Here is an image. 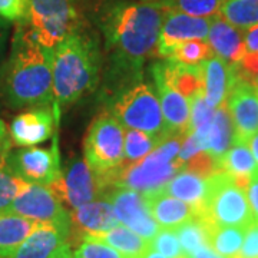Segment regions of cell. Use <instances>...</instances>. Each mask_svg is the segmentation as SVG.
Returning a JSON list of instances; mask_svg holds the SVG:
<instances>
[{
	"label": "cell",
	"mask_w": 258,
	"mask_h": 258,
	"mask_svg": "<svg viewBox=\"0 0 258 258\" xmlns=\"http://www.w3.org/2000/svg\"><path fill=\"white\" fill-rule=\"evenodd\" d=\"M166 10L157 0H109L99 28L109 57L106 81L113 89L139 82L142 66L155 53Z\"/></svg>",
	"instance_id": "1"
},
{
	"label": "cell",
	"mask_w": 258,
	"mask_h": 258,
	"mask_svg": "<svg viewBox=\"0 0 258 258\" xmlns=\"http://www.w3.org/2000/svg\"><path fill=\"white\" fill-rule=\"evenodd\" d=\"M0 93L12 108L53 105L52 49L36 40L28 20L18 22L0 76Z\"/></svg>",
	"instance_id": "2"
},
{
	"label": "cell",
	"mask_w": 258,
	"mask_h": 258,
	"mask_svg": "<svg viewBox=\"0 0 258 258\" xmlns=\"http://www.w3.org/2000/svg\"><path fill=\"white\" fill-rule=\"evenodd\" d=\"M101 52L93 37L78 32L52 49L53 109L78 102L99 81Z\"/></svg>",
	"instance_id": "3"
},
{
	"label": "cell",
	"mask_w": 258,
	"mask_h": 258,
	"mask_svg": "<svg viewBox=\"0 0 258 258\" xmlns=\"http://www.w3.org/2000/svg\"><path fill=\"white\" fill-rule=\"evenodd\" d=\"M182 135H168L141 161L122 166L111 186H126L141 194L155 192L184 169L179 158Z\"/></svg>",
	"instance_id": "4"
},
{
	"label": "cell",
	"mask_w": 258,
	"mask_h": 258,
	"mask_svg": "<svg viewBox=\"0 0 258 258\" xmlns=\"http://www.w3.org/2000/svg\"><path fill=\"white\" fill-rule=\"evenodd\" d=\"M112 115L125 129L145 132L162 141L168 135L158 93L147 82H137L125 88L112 103Z\"/></svg>",
	"instance_id": "5"
},
{
	"label": "cell",
	"mask_w": 258,
	"mask_h": 258,
	"mask_svg": "<svg viewBox=\"0 0 258 258\" xmlns=\"http://www.w3.org/2000/svg\"><path fill=\"white\" fill-rule=\"evenodd\" d=\"M125 128L113 115L103 113L93 122L85 139V159L106 189L123 166Z\"/></svg>",
	"instance_id": "6"
},
{
	"label": "cell",
	"mask_w": 258,
	"mask_h": 258,
	"mask_svg": "<svg viewBox=\"0 0 258 258\" xmlns=\"http://www.w3.org/2000/svg\"><path fill=\"white\" fill-rule=\"evenodd\" d=\"M210 191L198 217L211 227H242L247 228L255 220L249 207L247 192L234 182V178L218 171L208 176Z\"/></svg>",
	"instance_id": "7"
},
{
	"label": "cell",
	"mask_w": 258,
	"mask_h": 258,
	"mask_svg": "<svg viewBox=\"0 0 258 258\" xmlns=\"http://www.w3.org/2000/svg\"><path fill=\"white\" fill-rule=\"evenodd\" d=\"M26 20L37 42L46 49L81 32L78 0H28Z\"/></svg>",
	"instance_id": "8"
},
{
	"label": "cell",
	"mask_w": 258,
	"mask_h": 258,
	"mask_svg": "<svg viewBox=\"0 0 258 258\" xmlns=\"http://www.w3.org/2000/svg\"><path fill=\"white\" fill-rule=\"evenodd\" d=\"M3 212L16 214L36 222L50 224L69 238L72 230L71 214L64 210L56 194L43 185L29 184Z\"/></svg>",
	"instance_id": "9"
},
{
	"label": "cell",
	"mask_w": 258,
	"mask_h": 258,
	"mask_svg": "<svg viewBox=\"0 0 258 258\" xmlns=\"http://www.w3.org/2000/svg\"><path fill=\"white\" fill-rule=\"evenodd\" d=\"M6 165L15 175L28 184L50 186L62 175L57 142L52 149L26 147L6 155Z\"/></svg>",
	"instance_id": "10"
},
{
	"label": "cell",
	"mask_w": 258,
	"mask_h": 258,
	"mask_svg": "<svg viewBox=\"0 0 258 258\" xmlns=\"http://www.w3.org/2000/svg\"><path fill=\"white\" fill-rule=\"evenodd\" d=\"M56 197L64 201L72 210L103 197L106 186L93 172L86 159H74L62 169L60 178L49 186Z\"/></svg>",
	"instance_id": "11"
},
{
	"label": "cell",
	"mask_w": 258,
	"mask_h": 258,
	"mask_svg": "<svg viewBox=\"0 0 258 258\" xmlns=\"http://www.w3.org/2000/svg\"><path fill=\"white\" fill-rule=\"evenodd\" d=\"M102 198L108 200L113 205L118 221L142 238L151 241L161 230L148 210L144 194L129 189L126 186H109Z\"/></svg>",
	"instance_id": "12"
},
{
	"label": "cell",
	"mask_w": 258,
	"mask_h": 258,
	"mask_svg": "<svg viewBox=\"0 0 258 258\" xmlns=\"http://www.w3.org/2000/svg\"><path fill=\"white\" fill-rule=\"evenodd\" d=\"M225 103L234 125V139L248 142L258 132L257 88L240 78L235 71V81Z\"/></svg>",
	"instance_id": "13"
},
{
	"label": "cell",
	"mask_w": 258,
	"mask_h": 258,
	"mask_svg": "<svg viewBox=\"0 0 258 258\" xmlns=\"http://www.w3.org/2000/svg\"><path fill=\"white\" fill-rule=\"evenodd\" d=\"M211 26V18H197L179 12H166L159 39L157 53L169 57L179 45L188 40H207Z\"/></svg>",
	"instance_id": "14"
},
{
	"label": "cell",
	"mask_w": 258,
	"mask_h": 258,
	"mask_svg": "<svg viewBox=\"0 0 258 258\" xmlns=\"http://www.w3.org/2000/svg\"><path fill=\"white\" fill-rule=\"evenodd\" d=\"M57 120L53 109L49 106L23 112L12 120L10 139L18 147H35L52 137Z\"/></svg>",
	"instance_id": "15"
},
{
	"label": "cell",
	"mask_w": 258,
	"mask_h": 258,
	"mask_svg": "<svg viewBox=\"0 0 258 258\" xmlns=\"http://www.w3.org/2000/svg\"><path fill=\"white\" fill-rule=\"evenodd\" d=\"M152 75L168 132L185 137L189 132V102L166 82L155 64L152 66Z\"/></svg>",
	"instance_id": "16"
},
{
	"label": "cell",
	"mask_w": 258,
	"mask_h": 258,
	"mask_svg": "<svg viewBox=\"0 0 258 258\" xmlns=\"http://www.w3.org/2000/svg\"><path fill=\"white\" fill-rule=\"evenodd\" d=\"M207 42L211 46L214 55L221 57L222 60L230 64H237L247 53L244 43V30L231 25L220 13L211 18Z\"/></svg>",
	"instance_id": "17"
},
{
	"label": "cell",
	"mask_w": 258,
	"mask_h": 258,
	"mask_svg": "<svg viewBox=\"0 0 258 258\" xmlns=\"http://www.w3.org/2000/svg\"><path fill=\"white\" fill-rule=\"evenodd\" d=\"M204 76V98L212 108L221 106L227 101L231 86L235 81V64L227 63L212 55L201 63Z\"/></svg>",
	"instance_id": "18"
},
{
	"label": "cell",
	"mask_w": 258,
	"mask_h": 258,
	"mask_svg": "<svg viewBox=\"0 0 258 258\" xmlns=\"http://www.w3.org/2000/svg\"><path fill=\"white\" fill-rule=\"evenodd\" d=\"M144 195L147 200L148 210L161 228L175 230L181 224L197 217V211L194 207L175 197L168 195L161 189Z\"/></svg>",
	"instance_id": "19"
},
{
	"label": "cell",
	"mask_w": 258,
	"mask_h": 258,
	"mask_svg": "<svg viewBox=\"0 0 258 258\" xmlns=\"http://www.w3.org/2000/svg\"><path fill=\"white\" fill-rule=\"evenodd\" d=\"M71 220L72 227L75 225L81 231L82 237L101 234L119 224L113 205L105 198L93 200L75 208L71 214Z\"/></svg>",
	"instance_id": "20"
},
{
	"label": "cell",
	"mask_w": 258,
	"mask_h": 258,
	"mask_svg": "<svg viewBox=\"0 0 258 258\" xmlns=\"http://www.w3.org/2000/svg\"><path fill=\"white\" fill-rule=\"evenodd\" d=\"M66 242L68 237L62 231L50 224L39 222L33 232L10 258H52Z\"/></svg>",
	"instance_id": "21"
},
{
	"label": "cell",
	"mask_w": 258,
	"mask_h": 258,
	"mask_svg": "<svg viewBox=\"0 0 258 258\" xmlns=\"http://www.w3.org/2000/svg\"><path fill=\"white\" fill-rule=\"evenodd\" d=\"M161 191L189 204L195 208L197 215H198L207 201L208 191H210V181L208 178H204L186 169H182L169 182H166Z\"/></svg>",
	"instance_id": "22"
},
{
	"label": "cell",
	"mask_w": 258,
	"mask_h": 258,
	"mask_svg": "<svg viewBox=\"0 0 258 258\" xmlns=\"http://www.w3.org/2000/svg\"><path fill=\"white\" fill-rule=\"evenodd\" d=\"M218 165H220V171L228 172L234 178V182L244 189H247L251 176L258 169L248 147V142L238 139L232 141V145L222 155Z\"/></svg>",
	"instance_id": "23"
},
{
	"label": "cell",
	"mask_w": 258,
	"mask_h": 258,
	"mask_svg": "<svg viewBox=\"0 0 258 258\" xmlns=\"http://www.w3.org/2000/svg\"><path fill=\"white\" fill-rule=\"evenodd\" d=\"M39 222L16 214L0 212V258H10Z\"/></svg>",
	"instance_id": "24"
},
{
	"label": "cell",
	"mask_w": 258,
	"mask_h": 258,
	"mask_svg": "<svg viewBox=\"0 0 258 258\" xmlns=\"http://www.w3.org/2000/svg\"><path fill=\"white\" fill-rule=\"evenodd\" d=\"M83 240H95L108 244L109 247L115 248L125 258H139L148 248L149 241L142 238L137 232L129 230L128 227L118 224L111 230L95 234V235H85Z\"/></svg>",
	"instance_id": "25"
},
{
	"label": "cell",
	"mask_w": 258,
	"mask_h": 258,
	"mask_svg": "<svg viewBox=\"0 0 258 258\" xmlns=\"http://www.w3.org/2000/svg\"><path fill=\"white\" fill-rule=\"evenodd\" d=\"M232 141H234V125L227 103L224 102L221 106L215 109L211 125L208 129L207 152L211 154L220 162L222 155L232 145Z\"/></svg>",
	"instance_id": "26"
},
{
	"label": "cell",
	"mask_w": 258,
	"mask_h": 258,
	"mask_svg": "<svg viewBox=\"0 0 258 258\" xmlns=\"http://www.w3.org/2000/svg\"><path fill=\"white\" fill-rule=\"evenodd\" d=\"M211 225L205 221L201 217H194L192 220L181 224L176 227L175 234L179 240L181 248L185 255L191 254L200 247L204 245H211L210 244V237H211Z\"/></svg>",
	"instance_id": "27"
},
{
	"label": "cell",
	"mask_w": 258,
	"mask_h": 258,
	"mask_svg": "<svg viewBox=\"0 0 258 258\" xmlns=\"http://www.w3.org/2000/svg\"><path fill=\"white\" fill-rule=\"evenodd\" d=\"M220 15L245 32L258 25V0H224Z\"/></svg>",
	"instance_id": "28"
},
{
	"label": "cell",
	"mask_w": 258,
	"mask_h": 258,
	"mask_svg": "<svg viewBox=\"0 0 258 258\" xmlns=\"http://www.w3.org/2000/svg\"><path fill=\"white\" fill-rule=\"evenodd\" d=\"M245 230L242 227H212L210 244L221 257L235 258L240 252Z\"/></svg>",
	"instance_id": "29"
},
{
	"label": "cell",
	"mask_w": 258,
	"mask_h": 258,
	"mask_svg": "<svg viewBox=\"0 0 258 258\" xmlns=\"http://www.w3.org/2000/svg\"><path fill=\"white\" fill-rule=\"evenodd\" d=\"M161 141L145 132L126 129L125 131V145H123V166L131 165L141 161L154 151Z\"/></svg>",
	"instance_id": "30"
},
{
	"label": "cell",
	"mask_w": 258,
	"mask_h": 258,
	"mask_svg": "<svg viewBox=\"0 0 258 258\" xmlns=\"http://www.w3.org/2000/svg\"><path fill=\"white\" fill-rule=\"evenodd\" d=\"M166 12H179L197 18H212L220 13L224 0H157Z\"/></svg>",
	"instance_id": "31"
},
{
	"label": "cell",
	"mask_w": 258,
	"mask_h": 258,
	"mask_svg": "<svg viewBox=\"0 0 258 258\" xmlns=\"http://www.w3.org/2000/svg\"><path fill=\"white\" fill-rule=\"evenodd\" d=\"M28 185L10 171L6 159L0 161V212L5 211Z\"/></svg>",
	"instance_id": "32"
},
{
	"label": "cell",
	"mask_w": 258,
	"mask_h": 258,
	"mask_svg": "<svg viewBox=\"0 0 258 258\" xmlns=\"http://www.w3.org/2000/svg\"><path fill=\"white\" fill-rule=\"evenodd\" d=\"M212 53L211 46L208 45L207 40H188L182 45L176 47L175 52L171 59L184 64H201L204 60L211 57Z\"/></svg>",
	"instance_id": "33"
},
{
	"label": "cell",
	"mask_w": 258,
	"mask_h": 258,
	"mask_svg": "<svg viewBox=\"0 0 258 258\" xmlns=\"http://www.w3.org/2000/svg\"><path fill=\"white\" fill-rule=\"evenodd\" d=\"M214 113H215V108H212L211 105L205 101L204 93L194 96L189 101V132L210 126Z\"/></svg>",
	"instance_id": "34"
},
{
	"label": "cell",
	"mask_w": 258,
	"mask_h": 258,
	"mask_svg": "<svg viewBox=\"0 0 258 258\" xmlns=\"http://www.w3.org/2000/svg\"><path fill=\"white\" fill-rule=\"evenodd\" d=\"M149 248L161 252L166 258H184L181 244L174 230L161 228L157 232V235L149 241Z\"/></svg>",
	"instance_id": "35"
},
{
	"label": "cell",
	"mask_w": 258,
	"mask_h": 258,
	"mask_svg": "<svg viewBox=\"0 0 258 258\" xmlns=\"http://www.w3.org/2000/svg\"><path fill=\"white\" fill-rule=\"evenodd\" d=\"M74 258H125L108 244L95 240H83L78 249L72 254Z\"/></svg>",
	"instance_id": "36"
},
{
	"label": "cell",
	"mask_w": 258,
	"mask_h": 258,
	"mask_svg": "<svg viewBox=\"0 0 258 258\" xmlns=\"http://www.w3.org/2000/svg\"><path fill=\"white\" fill-rule=\"evenodd\" d=\"M235 71L240 78L258 88V52L245 53L240 62L235 64Z\"/></svg>",
	"instance_id": "37"
},
{
	"label": "cell",
	"mask_w": 258,
	"mask_h": 258,
	"mask_svg": "<svg viewBox=\"0 0 258 258\" xmlns=\"http://www.w3.org/2000/svg\"><path fill=\"white\" fill-rule=\"evenodd\" d=\"M0 18L20 22L28 18V0H0Z\"/></svg>",
	"instance_id": "38"
},
{
	"label": "cell",
	"mask_w": 258,
	"mask_h": 258,
	"mask_svg": "<svg viewBox=\"0 0 258 258\" xmlns=\"http://www.w3.org/2000/svg\"><path fill=\"white\" fill-rule=\"evenodd\" d=\"M235 258H258V220L247 227L240 252Z\"/></svg>",
	"instance_id": "39"
},
{
	"label": "cell",
	"mask_w": 258,
	"mask_h": 258,
	"mask_svg": "<svg viewBox=\"0 0 258 258\" xmlns=\"http://www.w3.org/2000/svg\"><path fill=\"white\" fill-rule=\"evenodd\" d=\"M245 192H247V198H248L252 214H254L255 220H258V169L251 176V181H249Z\"/></svg>",
	"instance_id": "40"
},
{
	"label": "cell",
	"mask_w": 258,
	"mask_h": 258,
	"mask_svg": "<svg viewBox=\"0 0 258 258\" xmlns=\"http://www.w3.org/2000/svg\"><path fill=\"white\" fill-rule=\"evenodd\" d=\"M10 134L8 132V126L3 120L0 119V161L6 159V155L10 151Z\"/></svg>",
	"instance_id": "41"
},
{
	"label": "cell",
	"mask_w": 258,
	"mask_h": 258,
	"mask_svg": "<svg viewBox=\"0 0 258 258\" xmlns=\"http://www.w3.org/2000/svg\"><path fill=\"white\" fill-rule=\"evenodd\" d=\"M244 43L247 53L258 52V25L244 32Z\"/></svg>",
	"instance_id": "42"
},
{
	"label": "cell",
	"mask_w": 258,
	"mask_h": 258,
	"mask_svg": "<svg viewBox=\"0 0 258 258\" xmlns=\"http://www.w3.org/2000/svg\"><path fill=\"white\" fill-rule=\"evenodd\" d=\"M6 39H8V26L3 20H0V76L6 62Z\"/></svg>",
	"instance_id": "43"
},
{
	"label": "cell",
	"mask_w": 258,
	"mask_h": 258,
	"mask_svg": "<svg viewBox=\"0 0 258 258\" xmlns=\"http://www.w3.org/2000/svg\"><path fill=\"white\" fill-rule=\"evenodd\" d=\"M184 258H224L221 257L215 249L212 248L211 245H204V247H200L195 251H192L191 254L185 255Z\"/></svg>",
	"instance_id": "44"
},
{
	"label": "cell",
	"mask_w": 258,
	"mask_h": 258,
	"mask_svg": "<svg viewBox=\"0 0 258 258\" xmlns=\"http://www.w3.org/2000/svg\"><path fill=\"white\" fill-rule=\"evenodd\" d=\"M248 147L249 149H251V154H252L254 161H255V164H257L258 168V132L248 139Z\"/></svg>",
	"instance_id": "45"
},
{
	"label": "cell",
	"mask_w": 258,
	"mask_h": 258,
	"mask_svg": "<svg viewBox=\"0 0 258 258\" xmlns=\"http://www.w3.org/2000/svg\"><path fill=\"white\" fill-rule=\"evenodd\" d=\"M52 258H72V251H71V245L69 242L63 244L60 248L56 251L55 254L52 255Z\"/></svg>",
	"instance_id": "46"
},
{
	"label": "cell",
	"mask_w": 258,
	"mask_h": 258,
	"mask_svg": "<svg viewBox=\"0 0 258 258\" xmlns=\"http://www.w3.org/2000/svg\"><path fill=\"white\" fill-rule=\"evenodd\" d=\"M139 258H166L165 255H162L161 252H158V251H155V249L152 248H148L142 255Z\"/></svg>",
	"instance_id": "47"
},
{
	"label": "cell",
	"mask_w": 258,
	"mask_h": 258,
	"mask_svg": "<svg viewBox=\"0 0 258 258\" xmlns=\"http://www.w3.org/2000/svg\"><path fill=\"white\" fill-rule=\"evenodd\" d=\"M257 93H258V88H257Z\"/></svg>",
	"instance_id": "48"
},
{
	"label": "cell",
	"mask_w": 258,
	"mask_h": 258,
	"mask_svg": "<svg viewBox=\"0 0 258 258\" xmlns=\"http://www.w3.org/2000/svg\"><path fill=\"white\" fill-rule=\"evenodd\" d=\"M72 258H74V257H72Z\"/></svg>",
	"instance_id": "49"
}]
</instances>
